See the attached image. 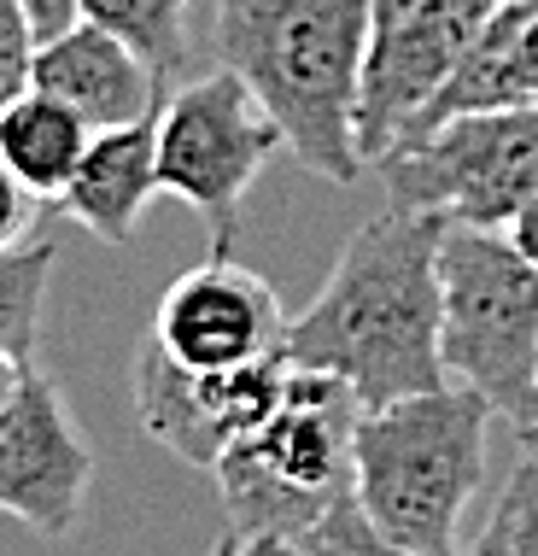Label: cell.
<instances>
[{"label":"cell","mask_w":538,"mask_h":556,"mask_svg":"<svg viewBox=\"0 0 538 556\" xmlns=\"http://www.w3.org/2000/svg\"><path fill=\"white\" fill-rule=\"evenodd\" d=\"M375 0H217V65L276 117L305 170L351 188L363 176L357 100Z\"/></svg>","instance_id":"cell-2"},{"label":"cell","mask_w":538,"mask_h":556,"mask_svg":"<svg viewBox=\"0 0 538 556\" xmlns=\"http://www.w3.org/2000/svg\"><path fill=\"white\" fill-rule=\"evenodd\" d=\"M357 428L363 399L340 375L298 369L287 399L258 433L234 440L217 463L222 533L229 539H293L357 486Z\"/></svg>","instance_id":"cell-4"},{"label":"cell","mask_w":538,"mask_h":556,"mask_svg":"<svg viewBox=\"0 0 538 556\" xmlns=\"http://www.w3.org/2000/svg\"><path fill=\"white\" fill-rule=\"evenodd\" d=\"M375 170L393 205L474 229H510L521 205L538 200V106L451 117L422 141L393 147Z\"/></svg>","instance_id":"cell-6"},{"label":"cell","mask_w":538,"mask_h":556,"mask_svg":"<svg viewBox=\"0 0 538 556\" xmlns=\"http://www.w3.org/2000/svg\"><path fill=\"white\" fill-rule=\"evenodd\" d=\"M293 556H433V551H410V545H398V539H386L375 521H369V509L357 504V492H346L317 528H305L293 539Z\"/></svg>","instance_id":"cell-18"},{"label":"cell","mask_w":538,"mask_h":556,"mask_svg":"<svg viewBox=\"0 0 538 556\" xmlns=\"http://www.w3.org/2000/svg\"><path fill=\"white\" fill-rule=\"evenodd\" d=\"M59 247L48 235L24 240L18 252H0V345L36 364L41 345V305H48V276H53Z\"/></svg>","instance_id":"cell-16"},{"label":"cell","mask_w":538,"mask_h":556,"mask_svg":"<svg viewBox=\"0 0 538 556\" xmlns=\"http://www.w3.org/2000/svg\"><path fill=\"white\" fill-rule=\"evenodd\" d=\"M212 556H293V545L287 539H229L222 533Z\"/></svg>","instance_id":"cell-22"},{"label":"cell","mask_w":538,"mask_h":556,"mask_svg":"<svg viewBox=\"0 0 538 556\" xmlns=\"http://www.w3.org/2000/svg\"><path fill=\"white\" fill-rule=\"evenodd\" d=\"M94 451L82 445L53 375L29 369L18 399L0 410V516H18L24 528L65 539L77 533Z\"/></svg>","instance_id":"cell-9"},{"label":"cell","mask_w":538,"mask_h":556,"mask_svg":"<svg viewBox=\"0 0 538 556\" xmlns=\"http://www.w3.org/2000/svg\"><path fill=\"white\" fill-rule=\"evenodd\" d=\"M36 88L53 100H65L71 112H82L94 129H124L141 124L164 106L170 83L146 65L129 41L106 36L100 24H71L65 36L41 41L36 53Z\"/></svg>","instance_id":"cell-11"},{"label":"cell","mask_w":538,"mask_h":556,"mask_svg":"<svg viewBox=\"0 0 538 556\" xmlns=\"http://www.w3.org/2000/svg\"><path fill=\"white\" fill-rule=\"evenodd\" d=\"M153 193H164L158 188V112L124 129H100L77 182L59 200V212L71 223H82L106 247H129L134 223L153 205Z\"/></svg>","instance_id":"cell-12"},{"label":"cell","mask_w":538,"mask_h":556,"mask_svg":"<svg viewBox=\"0 0 538 556\" xmlns=\"http://www.w3.org/2000/svg\"><path fill=\"white\" fill-rule=\"evenodd\" d=\"M36 53H41V41L29 29L24 0H0V112L36 88Z\"/></svg>","instance_id":"cell-19"},{"label":"cell","mask_w":538,"mask_h":556,"mask_svg":"<svg viewBox=\"0 0 538 556\" xmlns=\"http://www.w3.org/2000/svg\"><path fill=\"white\" fill-rule=\"evenodd\" d=\"M503 0H375L357 100V153L381 164L481 41Z\"/></svg>","instance_id":"cell-8"},{"label":"cell","mask_w":538,"mask_h":556,"mask_svg":"<svg viewBox=\"0 0 538 556\" xmlns=\"http://www.w3.org/2000/svg\"><path fill=\"white\" fill-rule=\"evenodd\" d=\"M445 375L474 387L521 440L538 433V269L503 229L445 223Z\"/></svg>","instance_id":"cell-5"},{"label":"cell","mask_w":538,"mask_h":556,"mask_svg":"<svg viewBox=\"0 0 538 556\" xmlns=\"http://www.w3.org/2000/svg\"><path fill=\"white\" fill-rule=\"evenodd\" d=\"M36 369L29 357H18L12 345H0V410H7L12 399H18V387H24V375Z\"/></svg>","instance_id":"cell-23"},{"label":"cell","mask_w":538,"mask_h":556,"mask_svg":"<svg viewBox=\"0 0 538 556\" xmlns=\"http://www.w3.org/2000/svg\"><path fill=\"white\" fill-rule=\"evenodd\" d=\"M36 193H29L18 176H12V164L0 159V252H18L29 240V223H36Z\"/></svg>","instance_id":"cell-20"},{"label":"cell","mask_w":538,"mask_h":556,"mask_svg":"<svg viewBox=\"0 0 538 556\" xmlns=\"http://www.w3.org/2000/svg\"><path fill=\"white\" fill-rule=\"evenodd\" d=\"M94 124L82 112H71L65 100L29 88L7 112H0V159L12 164V176L36 193L41 205H59L65 188L77 182L88 147H94Z\"/></svg>","instance_id":"cell-14"},{"label":"cell","mask_w":538,"mask_h":556,"mask_svg":"<svg viewBox=\"0 0 538 556\" xmlns=\"http://www.w3.org/2000/svg\"><path fill=\"white\" fill-rule=\"evenodd\" d=\"M439 212L386 205L346 240L340 264L310 299V311L287 328V357L298 369L340 375L363 410H386L398 399L439 393L445 375V247Z\"/></svg>","instance_id":"cell-1"},{"label":"cell","mask_w":538,"mask_h":556,"mask_svg":"<svg viewBox=\"0 0 538 556\" xmlns=\"http://www.w3.org/2000/svg\"><path fill=\"white\" fill-rule=\"evenodd\" d=\"M182 7L188 0H82V18L100 24L117 41H129L164 83H176V71H182V59H188Z\"/></svg>","instance_id":"cell-15"},{"label":"cell","mask_w":538,"mask_h":556,"mask_svg":"<svg viewBox=\"0 0 538 556\" xmlns=\"http://www.w3.org/2000/svg\"><path fill=\"white\" fill-rule=\"evenodd\" d=\"M281 141L276 117L258 106V94L234 77L212 71L200 83H182L158 106V188L193 205L217 235V252H229L241 229V200L258 182V170Z\"/></svg>","instance_id":"cell-7"},{"label":"cell","mask_w":538,"mask_h":556,"mask_svg":"<svg viewBox=\"0 0 538 556\" xmlns=\"http://www.w3.org/2000/svg\"><path fill=\"white\" fill-rule=\"evenodd\" d=\"M129 404H134V422L153 445H164L170 457L193 463V469H217L229 440L222 428L212 422L200 399V369H182L158 340H146L134 352V369H129Z\"/></svg>","instance_id":"cell-13"},{"label":"cell","mask_w":538,"mask_h":556,"mask_svg":"<svg viewBox=\"0 0 538 556\" xmlns=\"http://www.w3.org/2000/svg\"><path fill=\"white\" fill-rule=\"evenodd\" d=\"M469 556H538V451H527L515 475L503 480L481 545Z\"/></svg>","instance_id":"cell-17"},{"label":"cell","mask_w":538,"mask_h":556,"mask_svg":"<svg viewBox=\"0 0 538 556\" xmlns=\"http://www.w3.org/2000/svg\"><path fill=\"white\" fill-rule=\"evenodd\" d=\"M498 410L474 387L398 399L363 410L357 428V504L369 521L410 551L451 556L457 521L486 480V440Z\"/></svg>","instance_id":"cell-3"},{"label":"cell","mask_w":538,"mask_h":556,"mask_svg":"<svg viewBox=\"0 0 538 556\" xmlns=\"http://www.w3.org/2000/svg\"><path fill=\"white\" fill-rule=\"evenodd\" d=\"M287 317H281V299L264 276H252L217 252L212 264L176 276L158 299L153 317V340L176 357L182 369L217 375V369H241L258 357L287 352Z\"/></svg>","instance_id":"cell-10"},{"label":"cell","mask_w":538,"mask_h":556,"mask_svg":"<svg viewBox=\"0 0 538 556\" xmlns=\"http://www.w3.org/2000/svg\"><path fill=\"white\" fill-rule=\"evenodd\" d=\"M503 235H510V247H515V252H521V258H527L533 269H538V200L521 205V212L510 217V229H503Z\"/></svg>","instance_id":"cell-21"}]
</instances>
